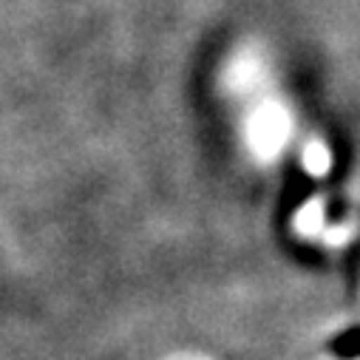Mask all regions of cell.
Listing matches in <instances>:
<instances>
[{
    "label": "cell",
    "mask_w": 360,
    "mask_h": 360,
    "mask_svg": "<svg viewBox=\"0 0 360 360\" xmlns=\"http://www.w3.org/2000/svg\"><path fill=\"white\" fill-rule=\"evenodd\" d=\"M247 148L255 159H276L292 134V114L281 100H261L247 117Z\"/></svg>",
    "instance_id": "1"
},
{
    "label": "cell",
    "mask_w": 360,
    "mask_h": 360,
    "mask_svg": "<svg viewBox=\"0 0 360 360\" xmlns=\"http://www.w3.org/2000/svg\"><path fill=\"white\" fill-rule=\"evenodd\" d=\"M224 82L233 94H252L266 82V63L261 57V51L255 49H241L224 74Z\"/></svg>",
    "instance_id": "2"
},
{
    "label": "cell",
    "mask_w": 360,
    "mask_h": 360,
    "mask_svg": "<svg viewBox=\"0 0 360 360\" xmlns=\"http://www.w3.org/2000/svg\"><path fill=\"white\" fill-rule=\"evenodd\" d=\"M295 224H298V230L307 233V236L321 233V230H323V205H321V199H312L309 205H304V207L298 210Z\"/></svg>",
    "instance_id": "3"
},
{
    "label": "cell",
    "mask_w": 360,
    "mask_h": 360,
    "mask_svg": "<svg viewBox=\"0 0 360 360\" xmlns=\"http://www.w3.org/2000/svg\"><path fill=\"white\" fill-rule=\"evenodd\" d=\"M304 167L312 176H323L329 170V150H326L323 142H309L304 148Z\"/></svg>",
    "instance_id": "4"
}]
</instances>
